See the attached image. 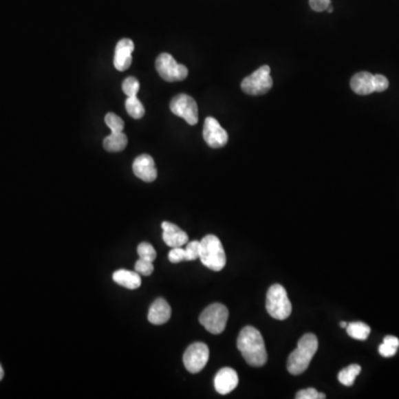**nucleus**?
<instances>
[{"label":"nucleus","instance_id":"obj_16","mask_svg":"<svg viewBox=\"0 0 399 399\" xmlns=\"http://www.w3.org/2000/svg\"><path fill=\"white\" fill-rule=\"evenodd\" d=\"M351 88L359 96H367L375 92L374 74L367 72H357L351 79Z\"/></svg>","mask_w":399,"mask_h":399},{"label":"nucleus","instance_id":"obj_27","mask_svg":"<svg viewBox=\"0 0 399 399\" xmlns=\"http://www.w3.org/2000/svg\"><path fill=\"white\" fill-rule=\"evenodd\" d=\"M296 399H324L326 398L325 393H319L315 388H306L302 389L296 393Z\"/></svg>","mask_w":399,"mask_h":399},{"label":"nucleus","instance_id":"obj_33","mask_svg":"<svg viewBox=\"0 0 399 399\" xmlns=\"http://www.w3.org/2000/svg\"><path fill=\"white\" fill-rule=\"evenodd\" d=\"M341 327H343V328L347 327V323H346V322H341Z\"/></svg>","mask_w":399,"mask_h":399},{"label":"nucleus","instance_id":"obj_5","mask_svg":"<svg viewBox=\"0 0 399 399\" xmlns=\"http://www.w3.org/2000/svg\"><path fill=\"white\" fill-rule=\"evenodd\" d=\"M272 86L273 79L271 77V69L266 65L244 78L241 83L243 92L250 96H262L268 94L271 90Z\"/></svg>","mask_w":399,"mask_h":399},{"label":"nucleus","instance_id":"obj_15","mask_svg":"<svg viewBox=\"0 0 399 399\" xmlns=\"http://www.w3.org/2000/svg\"><path fill=\"white\" fill-rule=\"evenodd\" d=\"M170 317H171V306L169 305L166 299L161 297L155 299L149 310V322L153 325H162L168 322Z\"/></svg>","mask_w":399,"mask_h":399},{"label":"nucleus","instance_id":"obj_6","mask_svg":"<svg viewBox=\"0 0 399 399\" xmlns=\"http://www.w3.org/2000/svg\"><path fill=\"white\" fill-rule=\"evenodd\" d=\"M228 319V310L219 303H214L204 310L200 315V323L210 333L221 334L226 327Z\"/></svg>","mask_w":399,"mask_h":399},{"label":"nucleus","instance_id":"obj_2","mask_svg":"<svg viewBox=\"0 0 399 399\" xmlns=\"http://www.w3.org/2000/svg\"><path fill=\"white\" fill-rule=\"evenodd\" d=\"M319 348V339L314 334L301 337L297 347L288 359V369L292 375H301L308 369Z\"/></svg>","mask_w":399,"mask_h":399},{"label":"nucleus","instance_id":"obj_10","mask_svg":"<svg viewBox=\"0 0 399 399\" xmlns=\"http://www.w3.org/2000/svg\"><path fill=\"white\" fill-rule=\"evenodd\" d=\"M203 139L211 148H223L228 143V132L221 127L215 118L208 117L203 126Z\"/></svg>","mask_w":399,"mask_h":399},{"label":"nucleus","instance_id":"obj_17","mask_svg":"<svg viewBox=\"0 0 399 399\" xmlns=\"http://www.w3.org/2000/svg\"><path fill=\"white\" fill-rule=\"evenodd\" d=\"M114 282L128 290H137L142 284L140 274L128 270H118L112 275Z\"/></svg>","mask_w":399,"mask_h":399},{"label":"nucleus","instance_id":"obj_22","mask_svg":"<svg viewBox=\"0 0 399 399\" xmlns=\"http://www.w3.org/2000/svg\"><path fill=\"white\" fill-rule=\"evenodd\" d=\"M126 109L130 117L133 119H141L144 116V107L142 103L138 99L137 96L134 97H128L126 101Z\"/></svg>","mask_w":399,"mask_h":399},{"label":"nucleus","instance_id":"obj_18","mask_svg":"<svg viewBox=\"0 0 399 399\" xmlns=\"http://www.w3.org/2000/svg\"><path fill=\"white\" fill-rule=\"evenodd\" d=\"M128 144V138L123 132H111L103 140V148L108 152L123 151Z\"/></svg>","mask_w":399,"mask_h":399},{"label":"nucleus","instance_id":"obj_11","mask_svg":"<svg viewBox=\"0 0 399 399\" xmlns=\"http://www.w3.org/2000/svg\"><path fill=\"white\" fill-rule=\"evenodd\" d=\"M133 173L136 177L142 180L144 182H153L157 179L158 172L154 164V160L149 154H141L136 158L132 164Z\"/></svg>","mask_w":399,"mask_h":399},{"label":"nucleus","instance_id":"obj_25","mask_svg":"<svg viewBox=\"0 0 399 399\" xmlns=\"http://www.w3.org/2000/svg\"><path fill=\"white\" fill-rule=\"evenodd\" d=\"M140 83L134 77H128L122 83V90L128 97H134L139 92Z\"/></svg>","mask_w":399,"mask_h":399},{"label":"nucleus","instance_id":"obj_4","mask_svg":"<svg viewBox=\"0 0 399 399\" xmlns=\"http://www.w3.org/2000/svg\"><path fill=\"white\" fill-rule=\"evenodd\" d=\"M266 310L273 319L284 321L292 313V304L288 299L285 288L274 284L268 288L266 295Z\"/></svg>","mask_w":399,"mask_h":399},{"label":"nucleus","instance_id":"obj_28","mask_svg":"<svg viewBox=\"0 0 399 399\" xmlns=\"http://www.w3.org/2000/svg\"><path fill=\"white\" fill-rule=\"evenodd\" d=\"M186 261H194L200 257V241L186 243Z\"/></svg>","mask_w":399,"mask_h":399},{"label":"nucleus","instance_id":"obj_7","mask_svg":"<svg viewBox=\"0 0 399 399\" xmlns=\"http://www.w3.org/2000/svg\"><path fill=\"white\" fill-rule=\"evenodd\" d=\"M155 69L163 80L168 83L182 81L188 77V68L184 65L177 63L170 54H161L155 60Z\"/></svg>","mask_w":399,"mask_h":399},{"label":"nucleus","instance_id":"obj_19","mask_svg":"<svg viewBox=\"0 0 399 399\" xmlns=\"http://www.w3.org/2000/svg\"><path fill=\"white\" fill-rule=\"evenodd\" d=\"M346 332L352 338L357 339V341H366L371 334V327L365 323L354 322L347 324Z\"/></svg>","mask_w":399,"mask_h":399},{"label":"nucleus","instance_id":"obj_9","mask_svg":"<svg viewBox=\"0 0 399 399\" xmlns=\"http://www.w3.org/2000/svg\"><path fill=\"white\" fill-rule=\"evenodd\" d=\"M210 351L204 343H193L183 355V364L190 373L197 374L206 367Z\"/></svg>","mask_w":399,"mask_h":399},{"label":"nucleus","instance_id":"obj_23","mask_svg":"<svg viewBox=\"0 0 399 399\" xmlns=\"http://www.w3.org/2000/svg\"><path fill=\"white\" fill-rule=\"evenodd\" d=\"M105 122L107 123V126L110 128L111 132H123L125 122H123V120L119 116H117V114L109 112V114H106V117H105Z\"/></svg>","mask_w":399,"mask_h":399},{"label":"nucleus","instance_id":"obj_31","mask_svg":"<svg viewBox=\"0 0 399 399\" xmlns=\"http://www.w3.org/2000/svg\"><path fill=\"white\" fill-rule=\"evenodd\" d=\"M310 6L314 12H325L331 6V0H310Z\"/></svg>","mask_w":399,"mask_h":399},{"label":"nucleus","instance_id":"obj_8","mask_svg":"<svg viewBox=\"0 0 399 399\" xmlns=\"http://www.w3.org/2000/svg\"><path fill=\"white\" fill-rule=\"evenodd\" d=\"M172 114L186 120L190 126H195L199 121V110L193 98L188 94H177L170 103Z\"/></svg>","mask_w":399,"mask_h":399},{"label":"nucleus","instance_id":"obj_13","mask_svg":"<svg viewBox=\"0 0 399 399\" xmlns=\"http://www.w3.org/2000/svg\"><path fill=\"white\" fill-rule=\"evenodd\" d=\"M237 384H239V375L233 368H222L214 377V387H215V391L221 395L231 393L237 388Z\"/></svg>","mask_w":399,"mask_h":399},{"label":"nucleus","instance_id":"obj_12","mask_svg":"<svg viewBox=\"0 0 399 399\" xmlns=\"http://www.w3.org/2000/svg\"><path fill=\"white\" fill-rule=\"evenodd\" d=\"M134 50V43L131 39L123 38L120 40L114 52V65L118 72H126L131 66L132 52Z\"/></svg>","mask_w":399,"mask_h":399},{"label":"nucleus","instance_id":"obj_14","mask_svg":"<svg viewBox=\"0 0 399 399\" xmlns=\"http://www.w3.org/2000/svg\"><path fill=\"white\" fill-rule=\"evenodd\" d=\"M162 239L170 248H182L188 242V234L171 222L162 223Z\"/></svg>","mask_w":399,"mask_h":399},{"label":"nucleus","instance_id":"obj_24","mask_svg":"<svg viewBox=\"0 0 399 399\" xmlns=\"http://www.w3.org/2000/svg\"><path fill=\"white\" fill-rule=\"evenodd\" d=\"M138 255H139L140 259L153 262L157 257V252L150 243L143 242L140 243L139 246H138Z\"/></svg>","mask_w":399,"mask_h":399},{"label":"nucleus","instance_id":"obj_32","mask_svg":"<svg viewBox=\"0 0 399 399\" xmlns=\"http://www.w3.org/2000/svg\"><path fill=\"white\" fill-rule=\"evenodd\" d=\"M3 366L0 365V380L3 378Z\"/></svg>","mask_w":399,"mask_h":399},{"label":"nucleus","instance_id":"obj_26","mask_svg":"<svg viewBox=\"0 0 399 399\" xmlns=\"http://www.w3.org/2000/svg\"><path fill=\"white\" fill-rule=\"evenodd\" d=\"M134 270L137 273H139L140 275H143V277H149V275H151L153 273V264L150 261H147V259H140L139 261H137L136 263V266H134Z\"/></svg>","mask_w":399,"mask_h":399},{"label":"nucleus","instance_id":"obj_21","mask_svg":"<svg viewBox=\"0 0 399 399\" xmlns=\"http://www.w3.org/2000/svg\"><path fill=\"white\" fill-rule=\"evenodd\" d=\"M399 347V339L396 336L388 335L384 338L382 344L379 345L378 352L382 357H393L397 353Z\"/></svg>","mask_w":399,"mask_h":399},{"label":"nucleus","instance_id":"obj_29","mask_svg":"<svg viewBox=\"0 0 399 399\" xmlns=\"http://www.w3.org/2000/svg\"><path fill=\"white\" fill-rule=\"evenodd\" d=\"M374 85H375V92H382L387 90L389 81L382 74H374Z\"/></svg>","mask_w":399,"mask_h":399},{"label":"nucleus","instance_id":"obj_3","mask_svg":"<svg viewBox=\"0 0 399 399\" xmlns=\"http://www.w3.org/2000/svg\"><path fill=\"white\" fill-rule=\"evenodd\" d=\"M199 259L211 271H222L226 264V255L219 237L210 234L200 241Z\"/></svg>","mask_w":399,"mask_h":399},{"label":"nucleus","instance_id":"obj_20","mask_svg":"<svg viewBox=\"0 0 399 399\" xmlns=\"http://www.w3.org/2000/svg\"><path fill=\"white\" fill-rule=\"evenodd\" d=\"M362 371L360 366L357 365V364H353V365L347 366V367L344 368L342 371L338 373V380L341 384L344 386H353L354 382H355V379L358 376L359 373Z\"/></svg>","mask_w":399,"mask_h":399},{"label":"nucleus","instance_id":"obj_1","mask_svg":"<svg viewBox=\"0 0 399 399\" xmlns=\"http://www.w3.org/2000/svg\"><path fill=\"white\" fill-rule=\"evenodd\" d=\"M237 348L250 366L262 367L268 362L264 339L253 326H246L239 332L237 337Z\"/></svg>","mask_w":399,"mask_h":399},{"label":"nucleus","instance_id":"obj_30","mask_svg":"<svg viewBox=\"0 0 399 399\" xmlns=\"http://www.w3.org/2000/svg\"><path fill=\"white\" fill-rule=\"evenodd\" d=\"M169 259L171 263H180L186 261V250L182 248H173L169 253Z\"/></svg>","mask_w":399,"mask_h":399}]
</instances>
